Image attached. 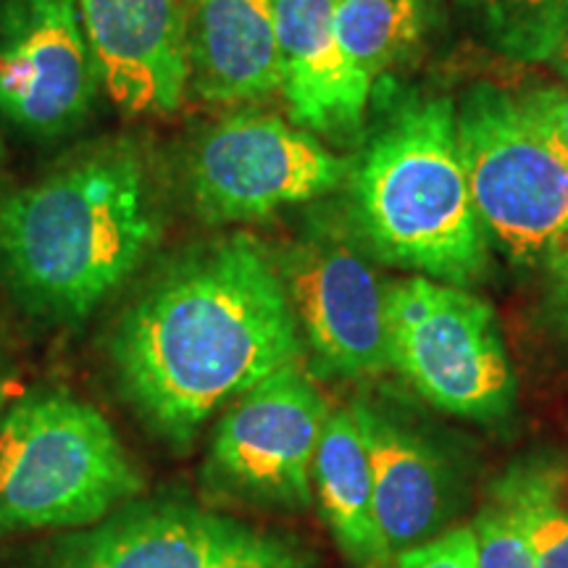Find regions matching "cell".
Segmentation results:
<instances>
[{
	"mask_svg": "<svg viewBox=\"0 0 568 568\" xmlns=\"http://www.w3.org/2000/svg\"><path fill=\"white\" fill-rule=\"evenodd\" d=\"M124 395L169 445L301 358L280 266L251 234L182 255L130 305L111 343Z\"/></svg>",
	"mask_w": 568,
	"mask_h": 568,
	"instance_id": "1",
	"label": "cell"
},
{
	"mask_svg": "<svg viewBox=\"0 0 568 568\" xmlns=\"http://www.w3.org/2000/svg\"><path fill=\"white\" fill-rule=\"evenodd\" d=\"M159 237L145 161L105 145L0 201V276L32 314L80 322Z\"/></svg>",
	"mask_w": 568,
	"mask_h": 568,
	"instance_id": "2",
	"label": "cell"
},
{
	"mask_svg": "<svg viewBox=\"0 0 568 568\" xmlns=\"http://www.w3.org/2000/svg\"><path fill=\"white\" fill-rule=\"evenodd\" d=\"M353 226L382 264L456 287L485 280L489 240L447 98L403 103L374 134L353 176Z\"/></svg>",
	"mask_w": 568,
	"mask_h": 568,
	"instance_id": "3",
	"label": "cell"
},
{
	"mask_svg": "<svg viewBox=\"0 0 568 568\" xmlns=\"http://www.w3.org/2000/svg\"><path fill=\"white\" fill-rule=\"evenodd\" d=\"M456 134L489 245L552 287L568 261V151L548 111L481 82L456 105Z\"/></svg>",
	"mask_w": 568,
	"mask_h": 568,
	"instance_id": "4",
	"label": "cell"
},
{
	"mask_svg": "<svg viewBox=\"0 0 568 568\" xmlns=\"http://www.w3.org/2000/svg\"><path fill=\"white\" fill-rule=\"evenodd\" d=\"M142 493V474L101 410L34 393L0 418V529H74Z\"/></svg>",
	"mask_w": 568,
	"mask_h": 568,
	"instance_id": "5",
	"label": "cell"
},
{
	"mask_svg": "<svg viewBox=\"0 0 568 568\" xmlns=\"http://www.w3.org/2000/svg\"><path fill=\"white\" fill-rule=\"evenodd\" d=\"M385 329L389 366L429 406L477 424L514 414L516 376L481 297L429 276L389 282Z\"/></svg>",
	"mask_w": 568,
	"mask_h": 568,
	"instance_id": "6",
	"label": "cell"
},
{
	"mask_svg": "<svg viewBox=\"0 0 568 568\" xmlns=\"http://www.w3.org/2000/svg\"><path fill=\"white\" fill-rule=\"evenodd\" d=\"M30 568H316L293 539L174 500L122 506L55 539Z\"/></svg>",
	"mask_w": 568,
	"mask_h": 568,
	"instance_id": "7",
	"label": "cell"
},
{
	"mask_svg": "<svg viewBox=\"0 0 568 568\" xmlns=\"http://www.w3.org/2000/svg\"><path fill=\"white\" fill-rule=\"evenodd\" d=\"M329 416L301 364L282 366L224 410L213 432L205 481L219 495L268 510L314 506V456Z\"/></svg>",
	"mask_w": 568,
	"mask_h": 568,
	"instance_id": "8",
	"label": "cell"
},
{
	"mask_svg": "<svg viewBox=\"0 0 568 568\" xmlns=\"http://www.w3.org/2000/svg\"><path fill=\"white\" fill-rule=\"evenodd\" d=\"M276 266L297 329L324 372L343 379L387 372V287L353 224L316 219Z\"/></svg>",
	"mask_w": 568,
	"mask_h": 568,
	"instance_id": "9",
	"label": "cell"
},
{
	"mask_svg": "<svg viewBox=\"0 0 568 568\" xmlns=\"http://www.w3.org/2000/svg\"><path fill=\"white\" fill-rule=\"evenodd\" d=\"M347 166L311 132L274 113L243 111L201 140L190 187L209 222H258L284 205L335 193L351 172Z\"/></svg>",
	"mask_w": 568,
	"mask_h": 568,
	"instance_id": "10",
	"label": "cell"
},
{
	"mask_svg": "<svg viewBox=\"0 0 568 568\" xmlns=\"http://www.w3.org/2000/svg\"><path fill=\"white\" fill-rule=\"evenodd\" d=\"M98 84L80 0H0V113L13 126L34 138L77 130Z\"/></svg>",
	"mask_w": 568,
	"mask_h": 568,
	"instance_id": "11",
	"label": "cell"
},
{
	"mask_svg": "<svg viewBox=\"0 0 568 568\" xmlns=\"http://www.w3.org/2000/svg\"><path fill=\"white\" fill-rule=\"evenodd\" d=\"M372 464L374 514L389 558L453 529L466 500L464 468L393 403H353Z\"/></svg>",
	"mask_w": 568,
	"mask_h": 568,
	"instance_id": "12",
	"label": "cell"
},
{
	"mask_svg": "<svg viewBox=\"0 0 568 568\" xmlns=\"http://www.w3.org/2000/svg\"><path fill=\"white\" fill-rule=\"evenodd\" d=\"M98 82L126 113H172L190 80L182 0H80Z\"/></svg>",
	"mask_w": 568,
	"mask_h": 568,
	"instance_id": "13",
	"label": "cell"
},
{
	"mask_svg": "<svg viewBox=\"0 0 568 568\" xmlns=\"http://www.w3.org/2000/svg\"><path fill=\"white\" fill-rule=\"evenodd\" d=\"M282 92L295 124L332 140H353L366 116L372 82L339 48V0H274Z\"/></svg>",
	"mask_w": 568,
	"mask_h": 568,
	"instance_id": "14",
	"label": "cell"
},
{
	"mask_svg": "<svg viewBox=\"0 0 568 568\" xmlns=\"http://www.w3.org/2000/svg\"><path fill=\"white\" fill-rule=\"evenodd\" d=\"M187 45L205 101H255L282 90L274 0H195Z\"/></svg>",
	"mask_w": 568,
	"mask_h": 568,
	"instance_id": "15",
	"label": "cell"
},
{
	"mask_svg": "<svg viewBox=\"0 0 568 568\" xmlns=\"http://www.w3.org/2000/svg\"><path fill=\"white\" fill-rule=\"evenodd\" d=\"M314 497L332 539L355 568H382L389 552L374 514L372 464L353 408L329 410L314 456Z\"/></svg>",
	"mask_w": 568,
	"mask_h": 568,
	"instance_id": "16",
	"label": "cell"
},
{
	"mask_svg": "<svg viewBox=\"0 0 568 568\" xmlns=\"http://www.w3.org/2000/svg\"><path fill=\"white\" fill-rule=\"evenodd\" d=\"M426 0H339L335 34L358 74L374 84L422 42Z\"/></svg>",
	"mask_w": 568,
	"mask_h": 568,
	"instance_id": "17",
	"label": "cell"
},
{
	"mask_svg": "<svg viewBox=\"0 0 568 568\" xmlns=\"http://www.w3.org/2000/svg\"><path fill=\"white\" fill-rule=\"evenodd\" d=\"M564 471L548 464H518L493 487V500L514 516L535 552L537 568H568V497Z\"/></svg>",
	"mask_w": 568,
	"mask_h": 568,
	"instance_id": "18",
	"label": "cell"
},
{
	"mask_svg": "<svg viewBox=\"0 0 568 568\" xmlns=\"http://www.w3.org/2000/svg\"><path fill=\"white\" fill-rule=\"evenodd\" d=\"M487 45L516 61H550L568 34V0H458Z\"/></svg>",
	"mask_w": 568,
	"mask_h": 568,
	"instance_id": "19",
	"label": "cell"
},
{
	"mask_svg": "<svg viewBox=\"0 0 568 568\" xmlns=\"http://www.w3.org/2000/svg\"><path fill=\"white\" fill-rule=\"evenodd\" d=\"M479 568H537L527 537L500 503L489 500L471 524Z\"/></svg>",
	"mask_w": 568,
	"mask_h": 568,
	"instance_id": "20",
	"label": "cell"
},
{
	"mask_svg": "<svg viewBox=\"0 0 568 568\" xmlns=\"http://www.w3.org/2000/svg\"><path fill=\"white\" fill-rule=\"evenodd\" d=\"M382 568H479L477 539L471 527H453L422 548L389 558Z\"/></svg>",
	"mask_w": 568,
	"mask_h": 568,
	"instance_id": "21",
	"label": "cell"
},
{
	"mask_svg": "<svg viewBox=\"0 0 568 568\" xmlns=\"http://www.w3.org/2000/svg\"><path fill=\"white\" fill-rule=\"evenodd\" d=\"M535 95H537V101L542 103V109L548 111V116L552 119V124H556L560 140H564V145L568 151V82L560 84V88L537 90ZM550 290H552V295H556L558 303L568 305V261H566V266L560 268L558 280L552 282Z\"/></svg>",
	"mask_w": 568,
	"mask_h": 568,
	"instance_id": "22",
	"label": "cell"
},
{
	"mask_svg": "<svg viewBox=\"0 0 568 568\" xmlns=\"http://www.w3.org/2000/svg\"><path fill=\"white\" fill-rule=\"evenodd\" d=\"M548 63H552V69L564 77V82H568V34H566V40L558 45V51L550 55Z\"/></svg>",
	"mask_w": 568,
	"mask_h": 568,
	"instance_id": "23",
	"label": "cell"
},
{
	"mask_svg": "<svg viewBox=\"0 0 568 568\" xmlns=\"http://www.w3.org/2000/svg\"><path fill=\"white\" fill-rule=\"evenodd\" d=\"M0 169H3V145H0Z\"/></svg>",
	"mask_w": 568,
	"mask_h": 568,
	"instance_id": "24",
	"label": "cell"
}]
</instances>
